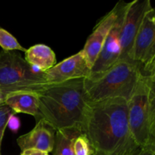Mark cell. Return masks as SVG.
Segmentation results:
<instances>
[{
    "mask_svg": "<svg viewBox=\"0 0 155 155\" xmlns=\"http://www.w3.org/2000/svg\"><path fill=\"white\" fill-rule=\"evenodd\" d=\"M74 155H96L90 142L84 133L79 135L74 143Z\"/></svg>",
    "mask_w": 155,
    "mask_h": 155,
    "instance_id": "cell-16",
    "label": "cell"
},
{
    "mask_svg": "<svg viewBox=\"0 0 155 155\" xmlns=\"http://www.w3.org/2000/svg\"><path fill=\"white\" fill-rule=\"evenodd\" d=\"M20 155H48L47 153L42 152V151H37V150H26L21 152Z\"/></svg>",
    "mask_w": 155,
    "mask_h": 155,
    "instance_id": "cell-20",
    "label": "cell"
},
{
    "mask_svg": "<svg viewBox=\"0 0 155 155\" xmlns=\"http://www.w3.org/2000/svg\"><path fill=\"white\" fill-rule=\"evenodd\" d=\"M151 5L150 0H133L129 2L121 29L119 60L131 61L130 54L135 37L145 12Z\"/></svg>",
    "mask_w": 155,
    "mask_h": 155,
    "instance_id": "cell-9",
    "label": "cell"
},
{
    "mask_svg": "<svg viewBox=\"0 0 155 155\" xmlns=\"http://www.w3.org/2000/svg\"><path fill=\"white\" fill-rule=\"evenodd\" d=\"M0 46L4 51H21L25 52L27 50L13 35L2 27H0Z\"/></svg>",
    "mask_w": 155,
    "mask_h": 155,
    "instance_id": "cell-15",
    "label": "cell"
},
{
    "mask_svg": "<svg viewBox=\"0 0 155 155\" xmlns=\"http://www.w3.org/2000/svg\"><path fill=\"white\" fill-rule=\"evenodd\" d=\"M26 61L32 67L45 72L55 65L56 55L49 46L44 44H36L25 51Z\"/></svg>",
    "mask_w": 155,
    "mask_h": 155,
    "instance_id": "cell-13",
    "label": "cell"
},
{
    "mask_svg": "<svg viewBox=\"0 0 155 155\" xmlns=\"http://www.w3.org/2000/svg\"><path fill=\"white\" fill-rule=\"evenodd\" d=\"M7 127H8L13 133H18L21 127V121L19 118L15 116V114H12L8 121Z\"/></svg>",
    "mask_w": 155,
    "mask_h": 155,
    "instance_id": "cell-18",
    "label": "cell"
},
{
    "mask_svg": "<svg viewBox=\"0 0 155 155\" xmlns=\"http://www.w3.org/2000/svg\"><path fill=\"white\" fill-rule=\"evenodd\" d=\"M96 155H99V154H96Z\"/></svg>",
    "mask_w": 155,
    "mask_h": 155,
    "instance_id": "cell-22",
    "label": "cell"
},
{
    "mask_svg": "<svg viewBox=\"0 0 155 155\" xmlns=\"http://www.w3.org/2000/svg\"><path fill=\"white\" fill-rule=\"evenodd\" d=\"M56 130L44 119L36 122L34 128L17 139V143L22 151L37 150L48 154L53 151Z\"/></svg>",
    "mask_w": 155,
    "mask_h": 155,
    "instance_id": "cell-11",
    "label": "cell"
},
{
    "mask_svg": "<svg viewBox=\"0 0 155 155\" xmlns=\"http://www.w3.org/2000/svg\"><path fill=\"white\" fill-rule=\"evenodd\" d=\"M8 94L5 93L4 92H2V91L0 89V105L2 104H5L4 101H5V97L6 95H7Z\"/></svg>",
    "mask_w": 155,
    "mask_h": 155,
    "instance_id": "cell-21",
    "label": "cell"
},
{
    "mask_svg": "<svg viewBox=\"0 0 155 155\" xmlns=\"http://www.w3.org/2000/svg\"><path fill=\"white\" fill-rule=\"evenodd\" d=\"M39 115L54 130L77 128L83 130L89 102L83 80H74L50 85L38 93Z\"/></svg>",
    "mask_w": 155,
    "mask_h": 155,
    "instance_id": "cell-2",
    "label": "cell"
},
{
    "mask_svg": "<svg viewBox=\"0 0 155 155\" xmlns=\"http://www.w3.org/2000/svg\"><path fill=\"white\" fill-rule=\"evenodd\" d=\"M119 11V2L107 14H106L97 24L92 33L89 35L84 47L82 49L89 68L92 69L95 64L105 39L113 27L117 17Z\"/></svg>",
    "mask_w": 155,
    "mask_h": 155,
    "instance_id": "cell-10",
    "label": "cell"
},
{
    "mask_svg": "<svg viewBox=\"0 0 155 155\" xmlns=\"http://www.w3.org/2000/svg\"><path fill=\"white\" fill-rule=\"evenodd\" d=\"M91 68L83 51L64 59L44 72L47 83L59 84L74 80H86L90 76Z\"/></svg>",
    "mask_w": 155,
    "mask_h": 155,
    "instance_id": "cell-8",
    "label": "cell"
},
{
    "mask_svg": "<svg viewBox=\"0 0 155 155\" xmlns=\"http://www.w3.org/2000/svg\"><path fill=\"white\" fill-rule=\"evenodd\" d=\"M83 132L96 154L133 155L139 149L128 120V101L121 98L89 103Z\"/></svg>",
    "mask_w": 155,
    "mask_h": 155,
    "instance_id": "cell-1",
    "label": "cell"
},
{
    "mask_svg": "<svg viewBox=\"0 0 155 155\" xmlns=\"http://www.w3.org/2000/svg\"><path fill=\"white\" fill-rule=\"evenodd\" d=\"M130 58L140 65L144 74H155V11L152 5L144 15Z\"/></svg>",
    "mask_w": 155,
    "mask_h": 155,
    "instance_id": "cell-6",
    "label": "cell"
},
{
    "mask_svg": "<svg viewBox=\"0 0 155 155\" xmlns=\"http://www.w3.org/2000/svg\"><path fill=\"white\" fill-rule=\"evenodd\" d=\"M12 114H15L7 104H2L0 105V155H1L2 142L5 131L7 127L9 117Z\"/></svg>",
    "mask_w": 155,
    "mask_h": 155,
    "instance_id": "cell-17",
    "label": "cell"
},
{
    "mask_svg": "<svg viewBox=\"0 0 155 155\" xmlns=\"http://www.w3.org/2000/svg\"><path fill=\"white\" fill-rule=\"evenodd\" d=\"M39 92L32 91L11 92L6 95L4 103L15 114L18 113L27 114L34 117L36 120L39 115Z\"/></svg>",
    "mask_w": 155,
    "mask_h": 155,
    "instance_id": "cell-12",
    "label": "cell"
},
{
    "mask_svg": "<svg viewBox=\"0 0 155 155\" xmlns=\"http://www.w3.org/2000/svg\"><path fill=\"white\" fill-rule=\"evenodd\" d=\"M142 74L138 63L119 60L98 77L83 80L86 99L89 103L116 98L129 101Z\"/></svg>",
    "mask_w": 155,
    "mask_h": 155,
    "instance_id": "cell-3",
    "label": "cell"
},
{
    "mask_svg": "<svg viewBox=\"0 0 155 155\" xmlns=\"http://www.w3.org/2000/svg\"><path fill=\"white\" fill-rule=\"evenodd\" d=\"M133 155H155V147H146L139 148Z\"/></svg>",
    "mask_w": 155,
    "mask_h": 155,
    "instance_id": "cell-19",
    "label": "cell"
},
{
    "mask_svg": "<svg viewBox=\"0 0 155 155\" xmlns=\"http://www.w3.org/2000/svg\"><path fill=\"white\" fill-rule=\"evenodd\" d=\"M50 86L44 72L32 67L16 51H0V89L5 93L41 92Z\"/></svg>",
    "mask_w": 155,
    "mask_h": 155,
    "instance_id": "cell-5",
    "label": "cell"
},
{
    "mask_svg": "<svg viewBox=\"0 0 155 155\" xmlns=\"http://www.w3.org/2000/svg\"><path fill=\"white\" fill-rule=\"evenodd\" d=\"M129 2H119L117 17L105 39L102 48L91 69L88 79H94L105 72L119 61L120 57V33Z\"/></svg>",
    "mask_w": 155,
    "mask_h": 155,
    "instance_id": "cell-7",
    "label": "cell"
},
{
    "mask_svg": "<svg viewBox=\"0 0 155 155\" xmlns=\"http://www.w3.org/2000/svg\"><path fill=\"white\" fill-rule=\"evenodd\" d=\"M128 120L139 148L155 147V74H142L128 101Z\"/></svg>",
    "mask_w": 155,
    "mask_h": 155,
    "instance_id": "cell-4",
    "label": "cell"
},
{
    "mask_svg": "<svg viewBox=\"0 0 155 155\" xmlns=\"http://www.w3.org/2000/svg\"><path fill=\"white\" fill-rule=\"evenodd\" d=\"M82 133H83V130L77 127L57 130L54 137L53 155H74V141Z\"/></svg>",
    "mask_w": 155,
    "mask_h": 155,
    "instance_id": "cell-14",
    "label": "cell"
}]
</instances>
